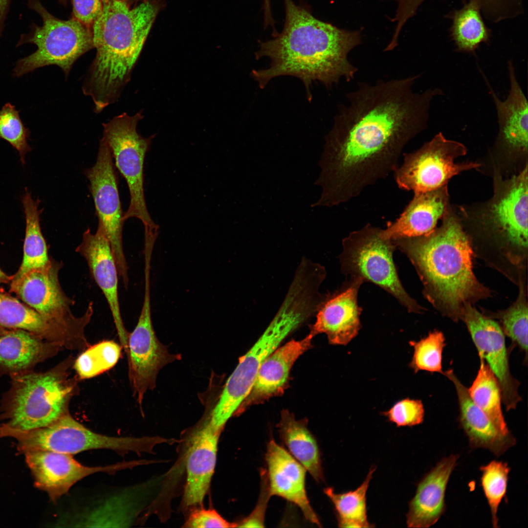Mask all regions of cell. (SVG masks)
<instances>
[{
    "instance_id": "24",
    "label": "cell",
    "mask_w": 528,
    "mask_h": 528,
    "mask_svg": "<svg viewBox=\"0 0 528 528\" xmlns=\"http://www.w3.org/2000/svg\"><path fill=\"white\" fill-rule=\"evenodd\" d=\"M220 432L207 420L192 437L187 454L183 496L187 506L201 504L209 488L216 467Z\"/></svg>"
},
{
    "instance_id": "25",
    "label": "cell",
    "mask_w": 528,
    "mask_h": 528,
    "mask_svg": "<svg viewBox=\"0 0 528 528\" xmlns=\"http://www.w3.org/2000/svg\"><path fill=\"white\" fill-rule=\"evenodd\" d=\"M443 375L455 386L459 408L460 424L468 438L470 447L486 449L496 456H499L515 445L516 440L512 435L502 434L473 402L468 388L453 370L443 371Z\"/></svg>"
},
{
    "instance_id": "41",
    "label": "cell",
    "mask_w": 528,
    "mask_h": 528,
    "mask_svg": "<svg viewBox=\"0 0 528 528\" xmlns=\"http://www.w3.org/2000/svg\"><path fill=\"white\" fill-rule=\"evenodd\" d=\"M383 414L397 427L413 426L422 423L424 409L420 400L407 398L396 402Z\"/></svg>"
},
{
    "instance_id": "50",
    "label": "cell",
    "mask_w": 528,
    "mask_h": 528,
    "mask_svg": "<svg viewBox=\"0 0 528 528\" xmlns=\"http://www.w3.org/2000/svg\"><path fill=\"white\" fill-rule=\"evenodd\" d=\"M7 330L4 329V328L0 326V335L4 333Z\"/></svg>"
},
{
    "instance_id": "47",
    "label": "cell",
    "mask_w": 528,
    "mask_h": 528,
    "mask_svg": "<svg viewBox=\"0 0 528 528\" xmlns=\"http://www.w3.org/2000/svg\"><path fill=\"white\" fill-rule=\"evenodd\" d=\"M9 0H0V32L2 26Z\"/></svg>"
},
{
    "instance_id": "38",
    "label": "cell",
    "mask_w": 528,
    "mask_h": 528,
    "mask_svg": "<svg viewBox=\"0 0 528 528\" xmlns=\"http://www.w3.org/2000/svg\"><path fill=\"white\" fill-rule=\"evenodd\" d=\"M414 352L409 364L415 373L420 371L443 374L442 352L446 345L443 333L434 330L418 341H411Z\"/></svg>"
},
{
    "instance_id": "30",
    "label": "cell",
    "mask_w": 528,
    "mask_h": 528,
    "mask_svg": "<svg viewBox=\"0 0 528 528\" xmlns=\"http://www.w3.org/2000/svg\"><path fill=\"white\" fill-rule=\"evenodd\" d=\"M278 426L281 439L288 452L316 481H323L324 476L319 447L306 422L297 420L293 415L284 411Z\"/></svg>"
},
{
    "instance_id": "5",
    "label": "cell",
    "mask_w": 528,
    "mask_h": 528,
    "mask_svg": "<svg viewBox=\"0 0 528 528\" xmlns=\"http://www.w3.org/2000/svg\"><path fill=\"white\" fill-rule=\"evenodd\" d=\"M70 356L44 372L27 371L12 375L2 429L28 431L47 426L68 413L72 397L78 391L71 377Z\"/></svg>"
},
{
    "instance_id": "3",
    "label": "cell",
    "mask_w": 528,
    "mask_h": 528,
    "mask_svg": "<svg viewBox=\"0 0 528 528\" xmlns=\"http://www.w3.org/2000/svg\"><path fill=\"white\" fill-rule=\"evenodd\" d=\"M393 242L414 266L424 297L441 314L458 321L464 308L487 297L489 290L473 271V249L459 220L448 214L427 235Z\"/></svg>"
},
{
    "instance_id": "2",
    "label": "cell",
    "mask_w": 528,
    "mask_h": 528,
    "mask_svg": "<svg viewBox=\"0 0 528 528\" xmlns=\"http://www.w3.org/2000/svg\"><path fill=\"white\" fill-rule=\"evenodd\" d=\"M285 21L281 33L261 42L257 60L266 57L269 66L253 70L252 77L264 88L273 78L292 76L304 83L309 100L310 87L318 81L331 88L341 78L353 79L357 71L348 60L349 52L359 43L356 32L346 31L315 18L309 9L284 0Z\"/></svg>"
},
{
    "instance_id": "49",
    "label": "cell",
    "mask_w": 528,
    "mask_h": 528,
    "mask_svg": "<svg viewBox=\"0 0 528 528\" xmlns=\"http://www.w3.org/2000/svg\"><path fill=\"white\" fill-rule=\"evenodd\" d=\"M109 0H102L103 3L107 2V1H109ZM121 0L125 1L127 2L128 3H129V4L132 5V4H133L134 3L137 2L138 1H142L143 0Z\"/></svg>"
},
{
    "instance_id": "48",
    "label": "cell",
    "mask_w": 528,
    "mask_h": 528,
    "mask_svg": "<svg viewBox=\"0 0 528 528\" xmlns=\"http://www.w3.org/2000/svg\"><path fill=\"white\" fill-rule=\"evenodd\" d=\"M10 279L0 269V285L9 281Z\"/></svg>"
},
{
    "instance_id": "13",
    "label": "cell",
    "mask_w": 528,
    "mask_h": 528,
    "mask_svg": "<svg viewBox=\"0 0 528 528\" xmlns=\"http://www.w3.org/2000/svg\"><path fill=\"white\" fill-rule=\"evenodd\" d=\"M466 152L463 144L439 132L417 150L403 154V163L394 172L396 184L414 193L437 189L454 176L480 166L478 163L455 162Z\"/></svg>"
},
{
    "instance_id": "6",
    "label": "cell",
    "mask_w": 528,
    "mask_h": 528,
    "mask_svg": "<svg viewBox=\"0 0 528 528\" xmlns=\"http://www.w3.org/2000/svg\"><path fill=\"white\" fill-rule=\"evenodd\" d=\"M528 173L527 164L517 175L499 180L488 208L487 220L496 238L492 257L507 275L508 270L522 273L527 264Z\"/></svg>"
},
{
    "instance_id": "8",
    "label": "cell",
    "mask_w": 528,
    "mask_h": 528,
    "mask_svg": "<svg viewBox=\"0 0 528 528\" xmlns=\"http://www.w3.org/2000/svg\"><path fill=\"white\" fill-rule=\"evenodd\" d=\"M30 5L41 16L43 24L34 27L18 44L32 43L37 49L18 60L14 75L20 77L38 68L55 65L61 68L66 77L74 62L94 47L92 31L75 19H57L38 1H32Z\"/></svg>"
},
{
    "instance_id": "1",
    "label": "cell",
    "mask_w": 528,
    "mask_h": 528,
    "mask_svg": "<svg viewBox=\"0 0 528 528\" xmlns=\"http://www.w3.org/2000/svg\"><path fill=\"white\" fill-rule=\"evenodd\" d=\"M420 75L360 82L347 94L325 137L314 184L320 201L329 207L347 202L397 168L407 144L427 125L439 88L415 92Z\"/></svg>"
},
{
    "instance_id": "27",
    "label": "cell",
    "mask_w": 528,
    "mask_h": 528,
    "mask_svg": "<svg viewBox=\"0 0 528 528\" xmlns=\"http://www.w3.org/2000/svg\"><path fill=\"white\" fill-rule=\"evenodd\" d=\"M149 484L125 490L92 509L76 516L67 524L83 527H128L132 525L146 504Z\"/></svg>"
},
{
    "instance_id": "36",
    "label": "cell",
    "mask_w": 528,
    "mask_h": 528,
    "mask_svg": "<svg viewBox=\"0 0 528 528\" xmlns=\"http://www.w3.org/2000/svg\"><path fill=\"white\" fill-rule=\"evenodd\" d=\"M122 347L112 340H105L89 346L74 361L79 378L88 379L112 368L117 363Z\"/></svg>"
},
{
    "instance_id": "34",
    "label": "cell",
    "mask_w": 528,
    "mask_h": 528,
    "mask_svg": "<svg viewBox=\"0 0 528 528\" xmlns=\"http://www.w3.org/2000/svg\"><path fill=\"white\" fill-rule=\"evenodd\" d=\"M451 35L457 50L473 52L489 38V29L485 26L478 6L468 1L452 15Z\"/></svg>"
},
{
    "instance_id": "20",
    "label": "cell",
    "mask_w": 528,
    "mask_h": 528,
    "mask_svg": "<svg viewBox=\"0 0 528 528\" xmlns=\"http://www.w3.org/2000/svg\"><path fill=\"white\" fill-rule=\"evenodd\" d=\"M265 461L270 496H277L293 503L308 521L322 527L307 496L306 468L273 439L267 444Z\"/></svg>"
},
{
    "instance_id": "43",
    "label": "cell",
    "mask_w": 528,
    "mask_h": 528,
    "mask_svg": "<svg viewBox=\"0 0 528 528\" xmlns=\"http://www.w3.org/2000/svg\"><path fill=\"white\" fill-rule=\"evenodd\" d=\"M188 528H233L236 523H230L224 519L216 510L199 509L191 513L186 523Z\"/></svg>"
},
{
    "instance_id": "14",
    "label": "cell",
    "mask_w": 528,
    "mask_h": 528,
    "mask_svg": "<svg viewBox=\"0 0 528 528\" xmlns=\"http://www.w3.org/2000/svg\"><path fill=\"white\" fill-rule=\"evenodd\" d=\"M85 174L89 182L98 222L103 226L110 242L124 287L129 286L128 266L124 252L122 232L124 214L120 200L118 178L110 150L102 138L96 161Z\"/></svg>"
},
{
    "instance_id": "10",
    "label": "cell",
    "mask_w": 528,
    "mask_h": 528,
    "mask_svg": "<svg viewBox=\"0 0 528 528\" xmlns=\"http://www.w3.org/2000/svg\"><path fill=\"white\" fill-rule=\"evenodd\" d=\"M143 117L138 112L131 116L126 113L103 123V138L107 143L114 166L126 181L130 197L129 205L123 220L136 218L144 229H158L151 217L146 205L144 190V165L145 156L154 135L143 137L137 132L138 122Z\"/></svg>"
},
{
    "instance_id": "37",
    "label": "cell",
    "mask_w": 528,
    "mask_h": 528,
    "mask_svg": "<svg viewBox=\"0 0 528 528\" xmlns=\"http://www.w3.org/2000/svg\"><path fill=\"white\" fill-rule=\"evenodd\" d=\"M481 485L489 506L492 526L498 528V507L506 493L510 468L507 463L493 460L480 467Z\"/></svg>"
},
{
    "instance_id": "4",
    "label": "cell",
    "mask_w": 528,
    "mask_h": 528,
    "mask_svg": "<svg viewBox=\"0 0 528 528\" xmlns=\"http://www.w3.org/2000/svg\"><path fill=\"white\" fill-rule=\"evenodd\" d=\"M121 0L103 3L92 25L96 54L84 79L82 90L101 112L119 98L131 79L154 21L164 7L161 0H143L131 7Z\"/></svg>"
},
{
    "instance_id": "15",
    "label": "cell",
    "mask_w": 528,
    "mask_h": 528,
    "mask_svg": "<svg viewBox=\"0 0 528 528\" xmlns=\"http://www.w3.org/2000/svg\"><path fill=\"white\" fill-rule=\"evenodd\" d=\"M126 353L133 396L141 407L146 392L156 387L159 371L181 358L180 354L170 353L155 334L151 317L150 281L148 279L145 280L144 300L138 322L128 334Z\"/></svg>"
},
{
    "instance_id": "29",
    "label": "cell",
    "mask_w": 528,
    "mask_h": 528,
    "mask_svg": "<svg viewBox=\"0 0 528 528\" xmlns=\"http://www.w3.org/2000/svg\"><path fill=\"white\" fill-rule=\"evenodd\" d=\"M0 326L22 330L49 342L67 349L70 345L68 336L48 322L35 310L17 299L0 293Z\"/></svg>"
},
{
    "instance_id": "46",
    "label": "cell",
    "mask_w": 528,
    "mask_h": 528,
    "mask_svg": "<svg viewBox=\"0 0 528 528\" xmlns=\"http://www.w3.org/2000/svg\"><path fill=\"white\" fill-rule=\"evenodd\" d=\"M264 27L270 26L272 29H275V22L272 17L271 8V0H264Z\"/></svg>"
},
{
    "instance_id": "17",
    "label": "cell",
    "mask_w": 528,
    "mask_h": 528,
    "mask_svg": "<svg viewBox=\"0 0 528 528\" xmlns=\"http://www.w3.org/2000/svg\"><path fill=\"white\" fill-rule=\"evenodd\" d=\"M36 487L46 492L56 502L77 482L95 473H114L144 463L143 461L122 462L103 466H87L72 455L46 450L23 453Z\"/></svg>"
},
{
    "instance_id": "19",
    "label": "cell",
    "mask_w": 528,
    "mask_h": 528,
    "mask_svg": "<svg viewBox=\"0 0 528 528\" xmlns=\"http://www.w3.org/2000/svg\"><path fill=\"white\" fill-rule=\"evenodd\" d=\"M363 283L346 279L340 289L327 297L319 307L310 333H325L330 344L346 345L358 334L361 327L362 308L358 293Z\"/></svg>"
},
{
    "instance_id": "31",
    "label": "cell",
    "mask_w": 528,
    "mask_h": 528,
    "mask_svg": "<svg viewBox=\"0 0 528 528\" xmlns=\"http://www.w3.org/2000/svg\"><path fill=\"white\" fill-rule=\"evenodd\" d=\"M25 218V234L23 244V256L22 264L11 279L20 278L27 272L45 267L50 260L47 247L40 225L41 210L39 201L34 200L26 190L22 199Z\"/></svg>"
},
{
    "instance_id": "11",
    "label": "cell",
    "mask_w": 528,
    "mask_h": 528,
    "mask_svg": "<svg viewBox=\"0 0 528 528\" xmlns=\"http://www.w3.org/2000/svg\"><path fill=\"white\" fill-rule=\"evenodd\" d=\"M62 267V263L50 260L45 267L11 279L10 289L75 343L82 344L87 341L85 329L93 315V304L89 303L81 316L73 314L71 307L75 302L65 293L59 282V273Z\"/></svg>"
},
{
    "instance_id": "28",
    "label": "cell",
    "mask_w": 528,
    "mask_h": 528,
    "mask_svg": "<svg viewBox=\"0 0 528 528\" xmlns=\"http://www.w3.org/2000/svg\"><path fill=\"white\" fill-rule=\"evenodd\" d=\"M61 348L24 330H7L0 335V368L11 375L29 371Z\"/></svg>"
},
{
    "instance_id": "39",
    "label": "cell",
    "mask_w": 528,
    "mask_h": 528,
    "mask_svg": "<svg viewBox=\"0 0 528 528\" xmlns=\"http://www.w3.org/2000/svg\"><path fill=\"white\" fill-rule=\"evenodd\" d=\"M19 112L9 103L0 110V138L18 151L21 162L24 164L25 155L31 151L27 142L30 131L23 124Z\"/></svg>"
},
{
    "instance_id": "26",
    "label": "cell",
    "mask_w": 528,
    "mask_h": 528,
    "mask_svg": "<svg viewBox=\"0 0 528 528\" xmlns=\"http://www.w3.org/2000/svg\"><path fill=\"white\" fill-rule=\"evenodd\" d=\"M313 337L310 332L304 339L291 340L269 354L261 365L253 385L237 414L281 393L292 366L310 348Z\"/></svg>"
},
{
    "instance_id": "23",
    "label": "cell",
    "mask_w": 528,
    "mask_h": 528,
    "mask_svg": "<svg viewBox=\"0 0 528 528\" xmlns=\"http://www.w3.org/2000/svg\"><path fill=\"white\" fill-rule=\"evenodd\" d=\"M458 458L454 454L442 458L419 482L409 504L408 528H429L443 514L447 485Z\"/></svg>"
},
{
    "instance_id": "44",
    "label": "cell",
    "mask_w": 528,
    "mask_h": 528,
    "mask_svg": "<svg viewBox=\"0 0 528 528\" xmlns=\"http://www.w3.org/2000/svg\"><path fill=\"white\" fill-rule=\"evenodd\" d=\"M75 19L87 27L93 25L103 8L102 0H72Z\"/></svg>"
},
{
    "instance_id": "32",
    "label": "cell",
    "mask_w": 528,
    "mask_h": 528,
    "mask_svg": "<svg viewBox=\"0 0 528 528\" xmlns=\"http://www.w3.org/2000/svg\"><path fill=\"white\" fill-rule=\"evenodd\" d=\"M479 358L477 374L468 388L469 395L502 434L510 435L502 412V394L498 382L485 361Z\"/></svg>"
},
{
    "instance_id": "35",
    "label": "cell",
    "mask_w": 528,
    "mask_h": 528,
    "mask_svg": "<svg viewBox=\"0 0 528 528\" xmlns=\"http://www.w3.org/2000/svg\"><path fill=\"white\" fill-rule=\"evenodd\" d=\"M518 284L519 293L516 300L507 309L490 313L489 317L500 321L504 334L525 352V361H527L528 308L526 289L523 279L519 280Z\"/></svg>"
},
{
    "instance_id": "7",
    "label": "cell",
    "mask_w": 528,
    "mask_h": 528,
    "mask_svg": "<svg viewBox=\"0 0 528 528\" xmlns=\"http://www.w3.org/2000/svg\"><path fill=\"white\" fill-rule=\"evenodd\" d=\"M381 228L369 223L351 232L342 242L339 256L341 272L347 279L372 283L392 295L410 313L425 310L405 290L399 279L393 254V241L381 236Z\"/></svg>"
},
{
    "instance_id": "45",
    "label": "cell",
    "mask_w": 528,
    "mask_h": 528,
    "mask_svg": "<svg viewBox=\"0 0 528 528\" xmlns=\"http://www.w3.org/2000/svg\"><path fill=\"white\" fill-rule=\"evenodd\" d=\"M425 0H399L397 16L403 20H407L416 13L420 5Z\"/></svg>"
},
{
    "instance_id": "42",
    "label": "cell",
    "mask_w": 528,
    "mask_h": 528,
    "mask_svg": "<svg viewBox=\"0 0 528 528\" xmlns=\"http://www.w3.org/2000/svg\"><path fill=\"white\" fill-rule=\"evenodd\" d=\"M261 475V489L257 505L249 516L240 522V523L237 524V527H264V521L265 511L268 500L271 496L269 492L265 471L262 470Z\"/></svg>"
},
{
    "instance_id": "21",
    "label": "cell",
    "mask_w": 528,
    "mask_h": 528,
    "mask_svg": "<svg viewBox=\"0 0 528 528\" xmlns=\"http://www.w3.org/2000/svg\"><path fill=\"white\" fill-rule=\"evenodd\" d=\"M507 69L510 89L504 100L499 98L484 74L480 71L496 107L499 145L512 152L526 154L528 146V101L518 81L511 61L507 62Z\"/></svg>"
},
{
    "instance_id": "33",
    "label": "cell",
    "mask_w": 528,
    "mask_h": 528,
    "mask_svg": "<svg viewBox=\"0 0 528 528\" xmlns=\"http://www.w3.org/2000/svg\"><path fill=\"white\" fill-rule=\"evenodd\" d=\"M375 470L372 466L364 482L356 489L336 493L332 487L326 488L324 493L335 508L338 524L341 528H371L367 519L366 493Z\"/></svg>"
},
{
    "instance_id": "40",
    "label": "cell",
    "mask_w": 528,
    "mask_h": 528,
    "mask_svg": "<svg viewBox=\"0 0 528 528\" xmlns=\"http://www.w3.org/2000/svg\"><path fill=\"white\" fill-rule=\"evenodd\" d=\"M487 20L497 23L517 18L524 12L523 0H469Z\"/></svg>"
},
{
    "instance_id": "9",
    "label": "cell",
    "mask_w": 528,
    "mask_h": 528,
    "mask_svg": "<svg viewBox=\"0 0 528 528\" xmlns=\"http://www.w3.org/2000/svg\"><path fill=\"white\" fill-rule=\"evenodd\" d=\"M6 436L18 441V450H46L73 455L85 451L105 449L125 454L148 452L157 442L154 438L115 437L95 433L67 413L50 425L28 431L9 430Z\"/></svg>"
},
{
    "instance_id": "16",
    "label": "cell",
    "mask_w": 528,
    "mask_h": 528,
    "mask_svg": "<svg viewBox=\"0 0 528 528\" xmlns=\"http://www.w3.org/2000/svg\"><path fill=\"white\" fill-rule=\"evenodd\" d=\"M460 320L465 324L479 357L485 361L495 376L506 410L515 409L522 400L518 392L520 382L511 373L509 352L500 326L472 305L464 308Z\"/></svg>"
},
{
    "instance_id": "18",
    "label": "cell",
    "mask_w": 528,
    "mask_h": 528,
    "mask_svg": "<svg viewBox=\"0 0 528 528\" xmlns=\"http://www.w3.org/2000/svg\"><path fill=\"white\" fill-rule=\"evenodd\" d=\"M86 260L92 278L104 294L110 309L122 347L127 350L129 333L124 327L120 310L118 271L110 242L103 225L98 222L95 233L88 228L76 247Z\"/></svg>"
},
{
    "instance_id": "12",
    "label": "cell",
    "mask_w": 528,
    "mask_h": 528,
    "mask_svg": "<svg viewBox=\"0 0 528 528\" xmlns=\"http://www.w3.org/2000/svg\"><path fill=\"white\" fill-rule=\"evenodd\" d=\"M298 326V321L292 315L278 312L252 347L240 358L227 379L208 419L213 428L221 431L229 419L237 414L249 394L263 362Z\"/></svg>"
},
{
    "instance_id": "22",
    "label": "cell",
    "mask_w": 528,
    "mask_h": 528,
    "mask_svg": "<svg viewBox=\"0 0 528 528\" xmlns=\"http://www.w3.org/2000/svg\"><path fill=\"white\" fill-rule=\"evenodd\" d=\"M448 203L447 184L432 191L415 192L399 217L381 229V236L393 241L429 234L438 220L448 214Z\"/></svg>"
}]
</instances>
